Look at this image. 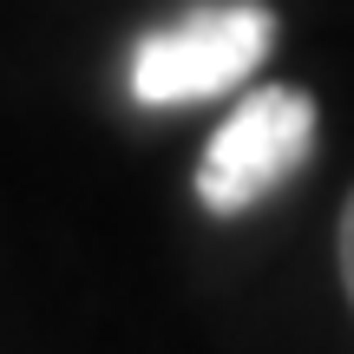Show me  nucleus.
Masks as SVG:
<instances>
[{
    "mask_svg": "<svg viewBox=\"0 0 354 354\" xmlns=\"http://www.w3.org/2000/svg\"><path fill=\"white\" fill-rule=\"evenodd\" d=\"M276 46V13L263 0H203L151 26L131 53V99L138 105H203L236 92Z\"/></svg>",
    "mask_w": 354,
    "mask_h": 354,
    "instance_id": "obj_1",
    "label": "nucleus"
},
{
    "mask_svg": "<svg viewBox=\"0 0 354 354\" xmlns=\"http://www.w3.org/2000/svg\"><path fill=\"white\" fill-rule=\"evenodd\" d=\"M315 151V99L302 86H256L216 125L197 165V197L210 216H243L276 197Z\"/></svg>",
    "mask_w": 354,
    "mask_h": 354,
    "instance_id": "obj_2",
    "label": "nucleus"
},
{
    "mask_svg": "<svg viewBox=\"0 0 354 354\" xmlns=\"http://www.w3.org/2000/svg\"><path fill=\"white\" fill-rule=\"evenodd\" d=\"M342 282H348V302H354V190L342 203Z\"/></svg>",
    "mask_w": 354,
    "mask_h": 354,
    "instance_id": "obj_3",
    "label": "nucleus"
}]
</instances>
